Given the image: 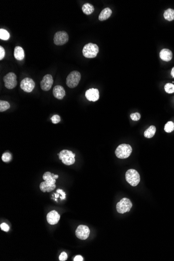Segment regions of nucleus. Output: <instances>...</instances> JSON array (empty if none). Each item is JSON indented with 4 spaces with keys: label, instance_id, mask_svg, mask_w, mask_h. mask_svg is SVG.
I'll return each instance as SVG.
<instances>
[{
    "label": "nucleus",
    "instance_id": "423d86ee",
    "mask_svg": "<svg viewBox=\"0 0 174 261\" xmlns=\"http://www.w3.org/2000/svg\"><path fill=\"white\" fill-rule=\"evenodd\" d=\"M81 79V74L78 71H72L70 73L66 78V85L69 88L77 87Z\"/></svg>",
    "mask_w": 174,
    "mask_h": 261
},
{
    "label": "nucleus",
    "instance_id": "7c9ffc66",
    "mask_svg": "<svg viewBox=\"0 0 174 261\" xmlns=\"http://www.w3.org/2000/svg\"><path fill=\"white\" fill-rule=\"evenodd\" d=\"M56 192H57V193H59V194L61 195V196H60L61 199L62 200L65 199V198H66V193H65V192L63 190H62V189H57L56 190Z\"/></svg>",
    "mask_w": 174,
    "mask_h": 261
},
{
    "label": "nucleus",
    "instance_id": "ddd939ff",
    "mask_svg": "<svg viewBox=\"0 0 174 261\" xmlns=\"http://www.w3.org/2000/svg\"><path fill=\"white\" fill-rule=\"evenodd\" d=\"M85 96L87 99L89 101L96 102L99 100L100 97L99 90L94 88L89 89L86 92Z\"/></svg>",
    "mask_w": 174,
    "mask_h": 261
},
{
    "label": "nucleus",
    "instance_id": "4be33fe9",
    "mask_svg": "<svg viewBox=\"0 0 174 261\" xmlns=\"http://www.w3.org/2000/svg\"><path fill=\"white\" fill-rule=\"evenodd\" d=\"M10 37L9 34L6 30L1 29H0V39L3 40H8Z\"/></svg>",
    "mask_w": 174,
    "mask_h": 261
},
{
    "label": "nucleus",
    "instance_id": "4468645a",
    "mask_svg": "<svg viewBox=\"0 0 174 261\" xmlns=\"http://www.w3.org/2000/svg\"><path fill=\"white\" fill-rule=\"evenodd\" d=\"M60 219V215L56 211H52L47 214L46 219L48 223L50 225H55L59 222Z\"/></svg>",
    "mask_w": 174,
    "mask_h": 261
},
{
    "label": "nucleus",
    "instance_id": "9d476101",
    "mask_svg": "<svg viewBox=\"0 0 174 261\" xmlns=\"http://www.w3.org/2000/svg\"><path fill=\"white\" fill-rule=\"evenodd\" d=\"M90 229L87 226H79L76 230V236L79 239L86 240L89 237L90 235Z\"/></svg>",
    "mask_w": 174,
    "mask_h": 261
},
{
    "label": "nucleus",
    "instance_id": "aec40b11",
    "mask_svg": "<svg viewBox=\"0 0 174 261\" xmlns=\"http://www.w3.org/2000/svg\"><path fill=\"white\" fill-rule=\"evenodd\" d=\"M156 133V127L154 126H151L145 131L144 136L147 138H151L154 136Z\"/></svg>",
    "mask_w": 174,
    "mask_h": 261
},
{
    "label": "nucleus",
    "instance_id": "39448f33",
    "mask_svg": "<svg viewBox=\"0 0 174 261\" xmlns=\"http://www.w3.org/2000/svg\"><path fill=\"white\" fill-rule=\"evenodd\" d=\"M125 177L127 182L133 187L137 185L140 182V175L137 170L134 169H130L127 170Z\"/></svg>",
    "mask_w": 174,
    "mask_h": 261
},
{
    "label": "nucleus",
    "instance_id": "20e7f679",
    "mask_svg": "<svg viewBox=\"0 0 174 261\" xmlns=\"http://www.w3.org/2000/svg\"><path fill=\"white\" fill-rule=\"evenodd\" d=\"M99 47L96 44L89 43L85 45L82 50V54L86 58H94L99 52Z\"/></svg>",
    "mask_w": 174,
    "mask_h": 261
},
{
    "label": "nucleus",
    "instance_id": "f704fd0d",
    "mask_svg": "<svg viewBox=\"0 0 174 261\" xmlns=\"http://www.w3.org/2000/svg\"><path fill=\"white\" fill-rule=\"evenodd\" d=\"M54 196H55V199H57V198H60V196H59V193H54Z\"/></svg>",
    "mask_w": 174,
    "mask_h": 261
},
{
    "label": "nucleus",
    "instance_id": "473e14b6",
    "mask_svg": "<svg viewBox=\"0 0 174 261\" xmlns=\"http://www.w3.org/2000/svg\"><path fill=\"white\" fill-rule=\"evenodd\" d=\"M83 261V258L81 255H77L74 258V261Z\"/></svg>",
    "mask_w": 174,
    "mask_h": 261
},
{
    "label": "nucleus",
    "instance_id": "bb28decb",
    "mask_svg": "<svg viewBox=\"0 0 174 261\" xmlns=\"http://www.w3.org/2000/svg\"><path fill=\"white\" fill-rule=\"evenodd\" d=\"M51 121L53 124H56L61 121L60 116L58 115H54L51 118Z\"/></svg>",
    "mask_w": 174,
    "mask_h": 261
},
{
    "label": "nucleus",
    "instance_id": "5701e85b",
    "mask_svg": "<svg viewBox=\"0 0 174 261\" xmlns=\"http://www.w3.org/2000/svg\"><path fill=\"white\" fill-rule=\"evenodd\" d=\"M10 107V104L8 102L5 101H0V112H4Z\"/></svg>",
    "mask_w": 174,
    "mask_h": 261
},
{
    "label": "nucleus",
    "instance_id": "cd10ccee",
    "mask_svg": "<svg viewBox=\"0 0 174 261\" xmlns=\"http://www.w3.org/2000/svg\"><path fill=\"white\" fill-rule=\"evenodd\" d=\"M130 118L134 121H139L141 118V115L139 113H133L130 115Z\"/></svg>",
    "mask_w": 174,
    "mask_h": 261
},
{
    "label": "nucleus",
    "instance_id": "c85d7f7f",
    "mask_svg": "<svg viewBox=\"0 0 174 261\" xmlns=\"http://www.w3.org/2000/svg\"><path fill=\"white\" fill-rule=\"evenodd\" d=\"M0 227H1V229L2 230L4 231V232H8L9 231V227L8 224H6V223L3 222L2 224H1Z\"/></svg>",
    "mask_w": 174,
    "mask_h": 261
},
{
    "label": "nucleus",
    "instance_id": "b1692460",
    "mask_svg": "<svg viewBox=\"0 0 174 261\" xmlns=\"http://www.w3.org/2000/svg\"><path fill=\"white\" fill-rule=\"evenodd\" d=\"M164 130L166 133H171L174 130V123L172 122H168L165 125Z\"/></svg>",
    "mask_w": 174,
    "mask_h": 261
},
{
    "label": "nucleus",
    "instance_id": "412c9836",
    "mask_svg": "<svg viewBox=\"0 0 174 261\" xmlns=\"http://www.w3.org/2000/svg\"><path fill=\"white\" fill-rule=\"evenodd\" d=\"M164 17L165 19L168 21H172L174 19V10L171 8H168L165 11Z\"/></svg>",
    "mask_w": 174,
    "mask_h": 261
},
{
    "label": "nucleus",
    "instance_id": "9b49d317",
    "mask_svg": "<svg viewBox=\"0 0 174 261\" xmlns=\"http://www.w3.org/2000/svg\"><path fill=\"white\" fill-rule=\"evenodd\" d=\"M35 87V82L30 78H25L20 83V88L26 92H31Z\"/></svg>",
    "mask_w": 174,
    "mask_h": 261
},
{
    "label": "nucleus",
    "instance_id": "c756f323",
    "mask_svg": "<svg viewBox=\"0 0 174 261\" xmlns=\"http://www.w3.org/2000/svg\"><path fill=\"white\" fill-rule=\"evenodd\" d=\"M67 259V254L65 252H63L61 253L60 257L59 260L61 261H65Z\"/></svg>",
    "mask_w": 174,
    "mask_h": 261
},
{
    "label": "nucleus",
    "instance_id": "f3484780",
    "mask_svg": "<svg viewBox=\"0 0 174 261\" xmlns=\"http://www.w3.org/2000/svg\"><path fill=\"white\" fill-rule=\"evenodd\" d=\"M14 57L17 60H22L25 58V52L21 46H16L14 49Z\"/></svg>",
    "mask_w": 174,
    "mask_h": 261
},
{
    "label": "nucleus",
    "instance_id": "0eeeda50",
    "mask_svg": "<svg viewBox=\"0 0 174 261\" xmlns=\"http://www.w3.org/2000/svg\"><path fill=\"white\" fill-rule=\"evenodd\" d=\"M133 206V204L129 199L124 198L122 199L116 205V210L119 213L124 214L129 212Z\"/></svg>",
    "mask_w": 174,
    "mask_h": 261
},
{
    "label": "nucleus",
    "instance_id": "f257e3e1",
    "mask_svg": "<svg viewBox=\"0 0 174 261\" xmlns=\"http://www.w3.org/2000/svg\"><path fill=\"white\" fill-rule=\"evenodd\" d=\"M59 178L57 175L51 173V172H45L43 175V179L45 181L42 182L40 185V189L43 192H50L54 190L56 188V179Z\"/></svg>",
    "mask_w": 174,
    "mask_h": 261
},
{
    "label": "nucleus",
    "instance_id": "f03ea898",
    "mask_svg": "<svg viewBox=\"0 0 174 261\" xmlns=\"http://www.w3.org/2000/svg\"><path fill=\"white\" fill-rule=\"evenodd\" d=\"M133 149L131 146L128 144H122L116 149V156L120 159L128 158L131 154Z\"/></svg>",
    "mask_w": 174,
    "mask_h": 261
},
{
    "label": "nucleus",
    "instance_id": "72a5a7b5",
    "mask_svg": "<svg viewBox=\"0 0 174 261\" xmlns=\"http://www.w3.org/2000/svg\"><path fill=\"white\" fill-rule=\"evenodd\" d=\"M171 75L173 78H174V67L172 68V70H171Z\"/></svg>",
    "mask_w": 174,
    "mask_h": 261
},
{
    "label": "nucleus",
    "instance_id": "a211bd4d",
    "mask_svg": "<svg viewBox=\"0 0 174 261\" xmlns=\"http://www.w3.org/2000/svg\"><path fill=\"white\" fill-rule=\"evenodd\" d=\"M112 14V11L109 8H105L102 10L99 16V19L100 21L106 20L111 16Z\"/></svg>",
    "mask_w": 174,
    "mask_h": 261
},
{
    "label": "nucleus",
    "instance_id": "6ab92c4d",
    "mask_svg": "<svg viewBox=\"0 0 174 261\" xmlns=\"http://www.w3.org/2000/svg\"><path fill=\"white\" fill-rule=\"evenodd\" d=\"M82 10L85 14L90 15L92 14L94 11V8L92 5L90 3H85L82 7Z\"/></svg>",
    "mask_w": 174,
    "mask_h": 261
},
{
    "label": "nucleus",
    "instance_id": "6e6552de",
    "mask_svg": "<svg viewBox=\"0 0 174 261\" xmlns=\"http://www.w3.org/2000/svg\"><path fill=\"white\" fill-rule=\"evenodd\" d=\"M5 87L8 89H12L15 88L17 85V76L14 73H8L3 78Z\"/></svg>",
    "mask_w": 174,
    "mask_h": 261
},
{
    "label": "nucleus",
    "instance_id": "a878e982",
    "mask_svg": "<svg viewBox=\"0 0 174 261\" xmlns=\"http://www.w3.org/2000/svg\"><path fill=\"white\" fill-rule=\"evenodd\" d=\"M12 159V155L8 152L3 153L2 156V159L4 162H9Z\"/></svg>",
    "mask_w": 174,
    "mask_h": 261
},
{
    "label": "nucleus",
    "instance_id": "2f4dec72",
    "mask_svg": "<svg viewBox=\"0 0 174 261\" xmlns=\"http://www.w3.org/2000/svg\"><path fill=\"white\" fill-rule=\"evenodd\" d=\"M5 56V50L2 46H0V60H2Z\"/></svg>",
    "mask_w": 174,
    "mask_h": 261
},
{
    "label": "nucleus",
    "instance_id": "1a4fd4ad",
    "mask_svg": "<svg viewBox=\"0 0 174 261\" xmlns=\"http://www.w3.org/2000/svg\"><path fill=\"white\" fill-rule=\"evenodd\" d=\"M68 35L65 31H58L54 34V43L57 45H62L68 42Z\"/></svg>",
    "mask_w": 174,
    "mask_h": 261
},
{
    "label": "nucleus",
    "instance_id": "393cba45",
    "mask_svg": "<svg viewBox=\"0 0 174 261\" xmlns=\"http://www.w3.org/2000/svg\"><path fill=\"white\" fill-rule=\"evenodd\" d=\"M164 88L165 91L168 93H173L174 92V85L173 84L170 83L166 84Z\"/></svg>",
    "mask_w": 174,
    "mask_h": 261
},
{
    "label": "nucleus",
    "instance_id": "dca6fc26",
    "mask_svg": "<svg viewBox=\"0 0 174 261\" xmlns=\"http://www.w3.org/2000/svg\"><path fill=\"white\" fill-rule=\"evenodd\" d=\"M160 56L162 60L166 61V62H168L171 60L172 59L173 53L170 50L164 49L161 51Z\"/></svg>",
    "mask_w": 174,
    "mask_h": 261
},
{
    "label": "nucleus",
    "instance_id": "f8f14e48",
    "mask_svg": "<svg viewBox=\"0 0 174 261\" xmlns=\"http://www.w3.org/2000/svg\"><path fill=\"white\" fill-rule=\"evenodd\" d=\"M53 84V79L51 75L47 74L43 77V79L40 82V86L43 91H49L51 89Z\"/></svg>",
    "mask_w": 174,
    "mask_h": 261
},
{
    "label": "nucleus",
    "instance_id": "2eb2a0df",
    "mask_svg": "<svg viewBox=\"0 0 174 261\" xmlns=\"http://www.w3.org/2000/svg\"><path fill=\"white\" fill-rule=\"evenodd\" d=\"M53 93L54 97L59 100H62L66 94L65 89L63 87L60 85L54 87L53 90Z\"/></svg>",
    "mask_w": 174,
    "mask_h": 261
},
{
    "label": "nucleus",
    "instance_id": "7ed1b4c3",
    "mask_svg": "<svg viewBox=\"0 0 174 261\" xmlns=\"http://www.w3.org/2000/svg\"><path fill=\"white\" fill-rule=\"evenodd\" d=\"M59 159L66 165H71L75 162V154L72 151L67 150L61 151L59 154Z\"/></svg>",
    "mask_w": 174,
    "mask_h": 261
}]
</instances>
